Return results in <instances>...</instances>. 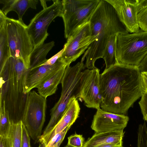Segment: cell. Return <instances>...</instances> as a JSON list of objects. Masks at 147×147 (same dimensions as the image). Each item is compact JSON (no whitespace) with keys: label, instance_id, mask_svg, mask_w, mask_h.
<instances>
[{"label":"cell","instance_id":"cell-26","mask_svg":"<svg viewBox=\"0 0 147 147\" xmlns=\"http://www.w3.org/2000/svg\"><path fill=\"white\" fill-rule=\"evenodd\" d=\"M137 18L140 29L147 32V6L138 12Z\"/></svg>","mask_w":147,"mask_h":147},{"label":"cell","instance_id":"cell-19","mask_svg":"<svg viewBox=\"0 0 147 147\" xmlns=\"http://www.w3.org/2000/svg\"><path fill=\"white\" fill-rule=\"evenodd\" d=\"M67 66H63L37 87L40 95L47 98V97L55 93L58 85L61 83Z\"/></svg>","mask_w":147,"mask_h":147},{"label":"cell","instance_id":"cell-11","mask_svg":"<svg viewBox=\"0 0 147 147\" xmlns=\"http://www.w3.org/2000/svg\"><path fill=\"white\" fill-rule=\"evenodd\" d=\"M82 83L80 97L88 108H100L101 99L100 86V69H87Z\"/></svg>","mask_w":147,"mask_h":147},{"label":"cell","instance_id":"cell-5","mask_svg":"<svg viewBox=\"0 0 147 147\" xmlns=\"http://www.w3.org/2000/svg\"><path fill=\"white\" fill-rule=\"evenodd\" d=\"M147 54V32L117 34V63L138 66Z\"/></svg>","mask_w":147,"mask_h":147},{"label":"cell","instance_id":"cell-33","mask_svg":"<svg viewBox=\"0 0 147 147\" xmlns=\"http://www.w3.org/2000/svg\"><path fill=\"white\" fill-rule=\"evenodd\" d=\"M140 72L147 71V54L138 66Z\"/></svg>","mask_w":147,"mask_h":147},{"label":"cell","instance_id":"cell-13","mask_svg":"<svg viewBox=\"0 0 147 147\" xmlns=\"http://www.w3.org/2000/svg\"><path fill=\"white\" fill-rule=\"evenodd\" d=\"M106 0L114 7L129 33L135 32L140 29L137 18V0Z\"/></svg>","mask_w":147,"mask_h":147},{"label":"cell","instance_id":"cell-36","mask_svg":"<svg viewBox=\"0 0 147 147\" xmlns=\"http://www.w3.org/2000/svg\"><path fill=\"white\" fill-rule=\"evenodd\" d=\"M40 143V144L38 147H46V145L44 142H41Z\"/></svg>","mask_w":147,"mask_h":147},{"label":"cell","instance_id":"cell-9","mask_svg":"<svg viewBox=\"0 0 147 147\" xmlns=\"http://www.w3.org/2000/svg\"><path fill=\"white\" fill-rule=\"evenodd\" d=\"M53 3L37 13L27 26V30L34 47L44 43L49 35L48 26L56 17H61L62 0L53 1Z\"/></svg>","mask_w":147,"mask_h":147},{"label":"cell","instance_id":"cell-35","mask_svg":"<svg viewBox=\"0 0 147 147\" xmlns=\"http://www.w3.org/2000/svg\"><path fill=\"white\" fill-rule=\"evenodd\" d=\"M41 5L43 7V9L47 7L46 3V1L45 0H40Z\"/></svg>","mask_w":147,"mask_h":147},{"label":"cell","instance_id":"cell-6","mask_svg":"<svg viewBox=\"0 0 147 147\" xmlns=\"http://www.w3.org/2000/svg\"><path fill=\"white\" fill-rule=\"evenodd\" d=\"M6 27L11 57L21 60L26 68L30 67V57L34 46L23 21L7 17Z\"/></svg>","mask_w":147,"mask_h":147},{"label":"cell","instance_id":"cell-34","mask_svg":"<svg viewBox=\"0 0 147 147\" xmlns=\"http://www.w3.org/2000/svg\"><path fill=\"white\" fill-rule=\"evenodd\" d=\"M120 146L115 144H107L98 145L95 147H117Z\"/></svg>","mask_w":147,"mask_h":147},{"label":"cell","instance_id":"cell-21","mask_svg":"<svg viewBox=\"0 0 147 147\" xmlns=\"http://www.w3.org/2000/svg\"><path fill=\"white\" fill-rule=\"evenodd\" d=\"M117 34L112 36L104 51L102 58L105 62L107 69L117 63L116 58V46Z\"/></svg>","mask_w":147,"mask_h":147},{"label":"cell","instance_id":"cell-12","mask_svg":"<svg viewBox=\"0 0 147 147\" xmlns=\"http://www.w3.org/2000/svg\"><path fill=\"white\" fill-rule=\"evenodd\" d=\"M129 120L128 117L125 115L112 113L100 108L94 116L91 127L97 133L124 130Z\"/></svg>","mask_w":147,"mask_h":147},{"label":"cell","instance_id":"cell-14","mask_svg":"<svg viewBox=\"0 0 147 147\" xmlns=\"http://www.w3.org/2000/svg\"><path fill=\"white\" fill-rule=\"evenodd\" d=\"M80 110L77 98L75 97L71 98L59 121L45 136L40 137L38 142H44L47 145L56 135L62 132L67 127H71L79 117Z\"/></svg>","mask_w":147,"mask_h":147},{"label":"cell","instance_id":"cell-24","mask_svg":"<svg viewBox=\"0 0 147 147\" xmlns=\"http://www.w3.org/2000/svg\"><path fill=\"white\" fill-rule=\"evenodd\" d=\"M137 147H147V127L145 121L138 126Z\"/></svg>","mask_w":147,"mask_h":147},{"label":"cell","instance_id":"cell-17","mask_svg":"<svg viewBox=\"0 0 147 147\" xmlns=\"http://www.w3.org/2000/svg\"><path fill=\"white\" fill-rule=\"evenodd\" d=\"M38 0H0L3 5L1 9L6 15L10 11H13L17 14L18 20L23 21L22 17L27 9L30 8L36 9Z\"/></svg>","mask_w":147,"mask_h":147},{"label":"cell","instance_id":"cell-4","mask_svg":"<svg viewBox=\"0 0 147 147\" xmlns=\"http://www.w3.org/2000/svg\"><path fill=\"white\" fill-rule=\"evenodd\" d=\"M82 58L73 66H67L61 83L62 90L60 98L50 110L51 118L41 137L45 136L61 119L70 99L80 98L81 89L87 71Z\"/></svg>","mask_w":147,"mask_h":147},{"label":"cell","instance_id":"cell-7","mask_svg":"<svg viewBox=\"0 0 147 147\" xmlns=\"http://www.w3.org/2000/svg\"><path fill=\"white\" fill-rule=\"evenodd\" d=\"M100 0H63L61 17L64 26V36L67 38L72 33L89 21Z\"/></svg>","mask_w":147,"mask_h":147},{"label":"cell","instance_id":"cell-16","mask_svg":"<svg viewBox=\"0 0 147 147\" xmlns=\"http://www.w3.org/2000/svg\"><path fill=\"white\" fill-rule=\"evenodd\" d=\"M124 134L123 130L95 133L84 143L83 147H95L107 144L122 145Z\"/></svg>","mask_w":147,"mask_h":147},{"label":"cell","instance_id":"cell-18","mask_svg":"<svg viewBox=\"0 0 147 147\" xmlns=\"http://www.w3.org/2000/svg\"><path fill=\"white\" fill-rule=\"evenodd\" d=\"M7 17L0 10V70L3 68L11 57L7 31L6 20Z\"/></svg>","mask_w":147,"mask_h":147},{"label":"cell","instance_id":"cell-15","mask_svg":"<svg viewBox=\"0 0 147 147\" xmlns=\"http://www.w3.org/2000/svg\"><path fill=\"white\" fill-rule=\"evenodd\" d=\"M65 65H67L58 59L52 65H44L28 70L25 84L26 93L34 88H37Z\"/></svg>","mask_w":147,"mask_h":147},{"label":"cell","instance_id":"cell-37","mask_svg":"<svg viewBox=\"0 0 147 147\" xmlns=\"http://www.w3.org/2000/svg\"><path fill=\"white\" fill-rule=\"evenodd\" d=\"M143 119L147 122V114L143 116Z\"/></svg>","mask_w":147,"mask_h":147},{"label":"cell","instance_id":"cell-3","mask_svg":"<svg viewBox=\"0 0 147 147\" xmlns=\"http://www.w3.org/2000/svg\"><path fill=\"white\" fill-rule=\"evenodd\" d=\"M90 28L95 40L84 55L87 69L96 68L95 63L102 58L111 37L119 33H129L120 21L115 9L106 0H100L89 20Z\"/></svg>","mask_w":147,"mask_h":147},{"label":"cell","instance_id":"cell-20","mask_svg":"<svg viewBox=\"0 0 147 147\" xmlns=\"http://www.w3.org/2000/svg\"><path fill=\"white\" fill-rule=\"evenodd\" d=\"M54 45V42L52 41L34 47L30 55V67L28 70L38 67L46 62L47 54Z\"/></svg>","mask_w":147,"mask_h":147},{"label":"cell","instance_id":"cell-10","mask_svg":"<svg viewBox=\"0 0 147 147\" xmlns=\"http://www.w3.org/2000/svg\"><path fill=\"white\" fill-rule=\"evenodd\" d=\"M89 22L74 30L67 38L64 51L58 59L67 66L75 61L95 40Z\"/></svg>","mask_w":147,"mask_h":147},{"label":"cell","instance_id":"cell-22","mask_svg":"<svg viewBox=\"0 0 147 147\" xmlns=\"http://www.w3.org/2000/svg\"><path fill=\"white\" fill-rule=\"evenodd\" d=\"M0 137H8L11 124L4 101L0 102Z\"/></svg>","mask_w":147,"mask_h":147},{"label":"cell","instance_id":"cell-23","mask_svg":"<svg viewBox=\"0 0 147 147\" xmlns=\"http://www.w3.org/2000/svg\"><path fill=\"white\" fill-rule=\"evenodd\" d=\"M22 123L11 125L9 135L11 147H21Z\"/></svg>","mask_w":147,"mask_h":147},{"label":"cell","instance_id":"cell-29","mask_svg":"<svg viewBox=\"0 0 147 147\" xmlns=\"http://www.w3.org/2000/svg\"><path fill=\"white\" fill-rule=\"evenodd\" d=\"M139 104L144 116L147 114V93L143 92Z\"/></svg>","mask_w":147,"mask_h":147},{"label":"cell","instance_id":"cell-39","mask_svg":"<svg viewBox=\"0 0 147 147\" xmlns=\"http://www.w3.org/2000/svg\"><path fill=\"white\" fill-rule=\"evenodd\" d=\"M124 147L122 145L120 146H118V147Z\"/></svg>","mask_w":147,"mask_h":147},{"label":"cell","instance_id":"cell-30","mask_svg":"<svg viewBox=\"0 0 147 147\" xmlns=\"http://www.w3.org/2000/svg\"><path fill=\"white\" fill-rule=\"evenodd\" d=\"M64 49V48L63 47L62 49L49 59H47L46 62L41 65H54L58 59L61 57Z\"/></svg>","mask_w":147,"mask_h":147},{"label":"cell","instance_id":"cell-31","mask_svg":"<svg viewBox=\"0 0 147 147\" xmlns=\"http://www.w3.org/2000/svg\"><path fill=\"white\" fill-rule=\"evenodd\" d=\"M141 73L143 92L147 93V71Z\"/></svg>","mask_w":147,"mask_h":147},{"label":"cell","instance_id":"cell-32","mask_svg":"<svg viewBox=\"0 0 147 147\" xmlns=\"http://www.w3.org/2000/svg\"><path fill=\"white\" fill-rule=\"evenodd\" d=\"M0 147H11V142L9 137H0Z\"/></svg>","mask_w":147,"mask_h":147},{"label":"cell","instance_id":"cell-8","mask_svg":"<svg viewBox=\"0 0 147 147\" xmlns=\"http://www.w3.org/2000/svg\"><path fill=\"white\" fill-rule=\"evenodd\" d=\"M46 98L35 91L29 92L23 123L34 143L38 142L45 120Z\"/></svg>","mask_w":147,"mask_h":147},{"label":"cell","instance_id":"cell-27","mask_svg":"<svg viewBox=\"0 0 147 147\" xmlns=\"http://www.w3.org/2000/svg\"><path fill=\"white\" fill-rule=\"evenodd\" d=\"M67 144L74 147H83L84 139L82 135L75 134L68 138Z\"/></svg>","mask_w":147,"mask_h":147},{"label":"cell","instance_id":"cell-28","mask_svg":"<svg viewBox=\"0 0 147 147\" xmlns=\"http://www.w3.org/2000/svg\"><path fill=\"white\" fill-rule=\"evenodd\" d=\"M30 136L26 127L23 122L22 126L21 147H31Z\"/></svg>","mask_w":147,"mask_h":147},{"label":"cell","instance_id":"cell-2","mask_svg":"<svg viewBox=\"0 0 147 147\" xmlns=\"http://www.w3.org/2000/svg\"><path fill=\"white\" fill-rule=\"evenodd\" d=\"M28 72L21 60L12 57L0 71V102H4L11 125L23 121L29 94L25 89Z\"/></svg>","mask_w":147,"mask_h":147},{"label":"cell","instance_id":"cell-38","mask_svg":"<svg viewBox=\"0 0 147 147\" xmlns=\"http://www.w3.org/2000/svg\"><path fill=\"white\" fill-rule=\"evenodd\" d=\"M65 147H74L73 146H70L68 144H67V145H66Z\"/></svg>","mask_w":147,"mask_h":147},{"label":"cell","instance_id":"cell-1","mask_svg":"<svg viewBox=\"0 0 147 147\" xmlns=\"http://www.w3.org/2000/svg\"><path fill=\"white\" fill-rule=\"evenodd\" d=\"M138 66L116 63L100 74V108L125 115L143 92Z\"/></svg>","mask_w":147,"mask_h":147},{"label":"cell","instance_id":"cell-25","mask_svg":"<svg viewBox=\"0 0 147 147\" xmlns=\"http://www.w3.org/2000/svg\"><path fill=\"white\" fill-rule=\"evenodd\" d=\"M70 127H66L62 132L54 136L46 145V147H59Z\"/></svg>","mask_w":147,"mask_h":147}]
</instances>
